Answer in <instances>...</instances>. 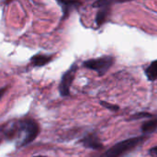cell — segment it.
Wrapping results in <instances>:
<instances>
[{"label": "cell", "instance_id": "obj_12", "mask_svg": "<svg viewBox=\"0 0 157 157\" xmlns=\"http://www.w3.org/2000/svg\"><path fill=\"white\" fill-rule=\"evenodd\" d=\"M114 2H111V1H97L94 3V6L95 7H99V8H102V7H106V6H109L111 4H113Z\"/></svg>", "mask_w": 157, "mask_h": 157}, {"label": "cell", "instance_id": "obj_2", "mask_svg": "<svg viewBox=\"0 0 157 157\" xmlns=\"http://www.w3.org/2000/svg\"><path fill=\"white\" fill-rule=\"evenodd\" d=\"M147 138V136L142 135L120 142L107 150L100 157H122L124 155L130 153L141 144L145 142Z\"/></svg>", "mask_w": 157, "mask_h": 157}, {"label": "cell", "instance_id": "obj_16", "mask_svg": "<svg viewBox=\"0 0 157 157\" xmlns=\"http://www.w3.org/2000/svg\"><path fill=\"white\" fill-rule=\"evenodd\" d=\"M34 157H45V156H34Z\"/></svg>", "mask_w": 157, "mask_h": 157}, {"label": "cell", "instance_id": "obj_6", "mask_svg": "<svg viewBox=\"0 0 157 157\" xmlns=\"http://www.w3.org/2000/svg\"><path fill=\"white\" fill-rule=\"evenodd\" d=\"M58 4L61 5L63 9V19L66 18L73 9L76 8L78 6L81 5L80 2H75V1H59Z\"/></svg>", "mask_w": 157, "mask_h": 157}, {"label": "cell", "instance_id": "obj_14", "mask_svg": "<svg viewBox=\"0 0 157 157\" xmlns=\"http://www.w3.org/2000/svg\"><path fill=\"white\" fill-rule=\"evenodd\" d=\"M149 155L152 157H157V146H155L149 150Z\"/></svg>", "mask_w": 157, "mask_h": 157}, {"label": "cell", "instance_id": "obj_5", "mask_svg": "<svg viewBox=\"0 0 157 157\" xmlns=\"http://www.w3.org/2000/svg\"><path fill=\"white\" fill-rule=\"evenodd\" d=\"M80 143L85 146L86 148H89L92 150H101L103 149V144H101L99 138L96 133H89L86 135Z\"/></svg>", "mask_w": 157, "mask_h": 157}, {"label": "cell", "instance_id": "obj_4", "mask_svg": "<svg viewBox=\"0 0 157 157\" xmlns=\"http://www.w3.org/2000/svg\"><path fill=\"white\" fill-rule=\"evenodd\" d=\"M77 70V65L73 64L62 76L61 83L59 85V92L62 97H68L70 95V87L75 79Z\"/></svg>", "mask_w": 157, "mask_h": 157}, {"label": "cell", "instance_id": "obj_11", "mask_svg": "<svg viewBox=\"0 0 157 157\" xmlns=\"http://www.w3.org/2000/svg\"><path fill=\"white\" fill-rule=\"evenodd\" d=\"M100 105L102 106V107H104V108H106V109H109V110H111V111H118L119 110V106H117V105H113V104H110V103H109V102H106V101H100Z\"/></svg>", "mask_w": 157, "mask_h": 157}, {"label": "cell", "instance_id": "obj_13", "mask_svg": "<svg viewBox=\"0 0 157 157\" xmlns=\"http://www.w3.org/2000/svg\"><path fill=\"white\" fill-rule=\"evenodd\" d=\"M144 117H152V114H149V113H143V112H140L138 114H135L132 117L131 120L132 119H141V118H144Z\"/></svg>", "mask_w": 157, "mask_h": 157}, {"label": "cell", "instance_id": "obj_10", "mask_svg": "<svg viewBox=\"0 0 157 157\" xmlns=\"http://www.w3.org/2000/svg\"><path fill=\"white\" fill-rule=\"evenodd\" d=\"M141 130L144 133H152L155 132L157 130V119L150 120L144 122Z\"/></svg>", "mask_w": 157, "mask_h": 157}, {"label": "cell", "instance_id": "obj_7", "mask_svg": "<svg viewBox=\"0 0 157 157\" xmlns=\"http://www.w3.org/2000/svg\"><path fill=\"white\" fill-rule=\"evenodd\" d=\"M52 57L48 56V55H44V54H36L34 56L31 57L30 59V63L33 66H37V67H40V66H44L47 63H49L52 61Z\"/></svg>", "mask_w": 157, "mask_h": 157}, {"label": "cell", "instance_id": "obj_9", "mask_svg": "<svg viewBox=\"0 0 157 157\" xmlns=\"http://www.w3.org/2000/svg\"><path fill=\"white\" fill-rule=\"evenodd\" d=\"M109 10H110L109 6L102 7V8H100V10H98V12L97 13V16H96V23L98 27L102 26L106 22V20L109 17Z\"/></svg>", "mask_w": 157, "mask_h": 157}, {"label": "cell", "instance_id": "obj_1", "mask_svg": "<svg viewBox=\"0 0 157 157\" xmlns=\"http://www.w3.org/2000/svg\"><path fill=\"white\" fill-rule=\"evenodd\" d=\"M40 132V127L37 121L33 119L26 118L17 121L14 125L7 128L5 132L6 137L8 139H13L20 134H23L22 140L19 144L20 146H25L32 143Z\"/></svg>", "mask_w": 157, "mask_h": 157}, {"label": "cell", "instance_id": "obj_3", "mask_svg": "<svg viewBox=\"0 0 157 157\" xmlns=\"http://www.w3.org/2000/svg\"><path fill=\"white\" fill-rule=\"evenodd\" d=\"M115 58L110 55H106L98 58L86 60L83 63V66L89 70L95 71L99 76L104 75L114 64Z\"/></svg>", "mask_w": 157, "mask_h": 157}, {"label": "cell", "instance_id": "obj_8", "mask_svg": "<svg viewBox=\"0 0 157 157\" xmlns=\"http://www.w3.org/2000/svg\"><path fill=\"white\" fill-rule=\"evenodd\" d=\"M144 74L147 79L151 82H154L157 79V60L152 62L145 69Z\"/></svg>", "mask_w": 157, "mask_h": 157}, {"label": "cell", "instance_id": "obj_15", "mask_svg": "<svg viewBox=\"0 0 157 157\" xmlns=\"http://www.w3.org/2000/svg\"><path fill=\"white\" fill-rule=\"evenodd\" d=\"M6 90H7V86H4V87L0 88V98L4 96V94L6 92Z\"/></svg>", "mask_w": 157, "mask_h": 157}]
</instances>
